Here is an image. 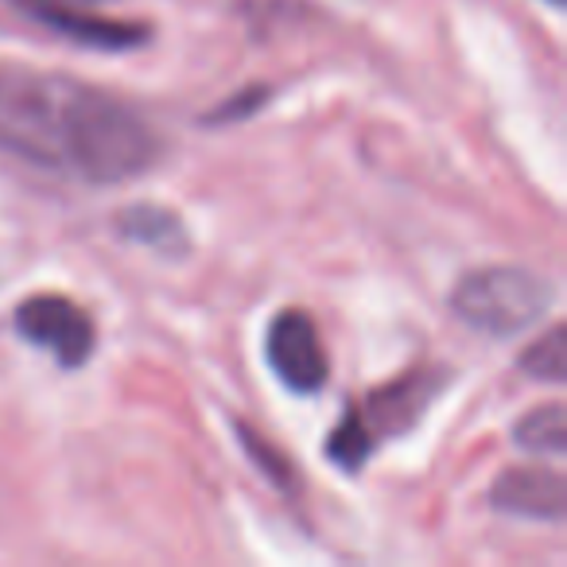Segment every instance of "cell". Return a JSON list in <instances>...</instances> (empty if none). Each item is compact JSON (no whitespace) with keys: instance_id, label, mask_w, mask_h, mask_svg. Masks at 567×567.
Returning <instances> with one entry per match:
<instances>
[{"instance_id":"cell-1","label":"cell","mask_w":567,"mask_h":567,"mask_svg":"<svg viewBox=\"0 0 567 567\" xmlns=\"http://www.w3.org/2000/svg\"><path fill=\"white\" fill-rule=\"evenodd\" d=\"M0 148L82 183L148 172L159 141L117 97L59 74H0Z\"/></svg>"},{"instance_id":"cell-2","label":"cell","mask_w":567,"mask_h":567,"mask_svg":"<svg viewBox=\"0 0 567 567\" xmlns=\"http://www.w3.org/2000/svg\"><path fill=\"white\" fill-rule=\"evenodd\" d=\"M451 308L466 327L489 339H513L551 308V288L544 276L513 265L474 268L455 284Z\"/></svg>"},{"instance_id":"cell-3","label":"cell","mask_w":567,"mask_h":567,"mask_svg":"<svg viewBox=\"0 0 567 567\" xmlns=\"http://www.w3.org/2000/svg\"><path fill=\"white\" fill-rule=\"evenodd\" d=\"M17 334L32 347L48 350L59 365L79 370L94 354V323L66 296H32L17 308Z\"/></svg>"},{"instance_id":"cell-4","label":"cell","mask_w":567,"mask_h":567,"mask_svg":"<svg viewBox=\"0 0 567 567\" xmlns=\"http://www.w3.org/2000/svg\"><path fill=\"white\" fill-rule=\"evenodd\" d=\"M265 358L268 370L292 389V393H319L331 378L323 339L316 331V319L300 308H288L268 323L265 334Z\"/></svg>"},{"instance_id":"cell-5","label":"cell","mask_w":567,"mask_h":567,"mask_svg":"<svg viewBox=\"0 0 567 567\" xmlns=\"http://www.w3.org/2000/svg\"><path fill=\"white\" fill-rule=\"evenodd\" d=\"M443 389V373L435 370H420V373H409V378L393 381V385L378 389L370 393L358 412H362L365 427L373 432V440H389V435H401L424 416V409L435 401V393Z\"/></svg>"},{"instance_id":"cell-6","label":"cell","mask_w":567,"mask_h":567,"mask_svg":"<svg viewBox=\"0 0 567 567\" xmlns=\"http://www.w3.org/2000/svg\"><path fill=\"white\" fill-rule=\"evenodd\" d=\"M489 505L497 513H513L525 520H564L567 489L556 471L517 466V471L497 474V482L489 486Z\"/></svg>"},{"instance_id":"cell-7","label":"cell","mask_w":567,"mask_h":567,"mask_svg":"<svg viewBox=\"0 0 567 567\" xmlns=\"http://www.w3.org/2000/svg\"><path fill=\"white\" fill-rule=\"evenodd\" d=\"M117 229L121 237H128L136 245H148L159 257H183L190 249V237L183 229V221L172 210H164V206H148V203L125 206L117 214Z\"/></svg>"},{"instance_id":"cell-8","label":"cell","mask_w":567,"mask_h":567,"mask_svg":"<svg viewBox=\"0 0 567 567\" xmlns=\"http://www.w3.org/2000/svg\"><path fill=\"white\" fill-rule=\"evenodd\" d=\"M373 451H378V440H373V432L365 427L358 404H350V409L342 412L339 424H334V432L327 435V458H331L339 471L358 474L365 463H370Z\"/></svg>"},{"instance_id":"cell-9","label":"cell","mask_w":567,"mask_h":567,"mask_svg":"<svg viewBox=\"0 0 567 567\" xmlns=\"http://www.w3.org/2000/svg\"><path fill=\"white\" fill-rule=\"evenodd\" d=\"M517 447L536 451V455H564L567 451V424H564V404H540L525 420L513 427Z\"/></svg>"},{"instance_id":"cell-10","label":"cell","mask_w":567,"mask_h":567,"mask_svg":"<svg viewBox=\"0 0 567 567\" xmlns=\"http://www.w3.org/2000/svg\"><path fill=\"white\" fill-rule=\"evenodd\" d=\"M520 370L536 381H548V385H564V378H567L564 327H551L544 339H536L533 347L520 354Z\"/></svg>"},{"instance_id":"cell-11","label":"cell","mask_w":567,"mask_h":567,"mask_svg":"<svg viewBox=\"0 0 567 567\" xmlns=\"http://www.w3.org/2000/svg\"><path fill=\"white\" fill-rule=\"evenodd\" d=\"M237 435H241V443H245V451H249L252 463H257L260 471H265L268 478L276 482V486H280V489L296 486V474H292V466H288V458L276 455V447L265 440V435L249 432V427H245V424H237Z\"/></svg>"},{"instance_id":"cell-12","label":"cell","mask_w":567,"mask_h":567,"mask_svg":"<svg viewBox=\"0 0 567 567\" xmlns=\"http://www.w3.org/2000/svg\"><path fill=\"white\" fill-rule=\"evenodd\" d=\"M265 97H268V90H265V86H252V90H245V94L229 97V102H226V105H218L214 113H206V121H210V125H218V121L249 117V113H257L260 105H265Z\"/></svg>"},{"instance_id":"cell-13","label":"cell","mask_w":567,"mask_h":567,"mask_svg":"<svg viewBox=\"0 0 567 567\" xmlns=\"http://www.w3.org/2000/svg\"><path fill=\"white\" fill-rule=\"evenodd\" d=\"M17 12L32 9H71V12H90V4H105V0H9Z\"/></svg>"},{"instance_id":"cell-14","label":"cell","mask_w":567,"mask_h":567,"mask_svg":"<svg viewBox=\"0 0 567 567\" xmlns=\"http://www.w3.org/2000/svg\"><path fill=\"white\" fill-rule=\"evenodd\" d=\"M544 4H551V9H564L567 0H544Z\"/></svg>"}]
</instances>
